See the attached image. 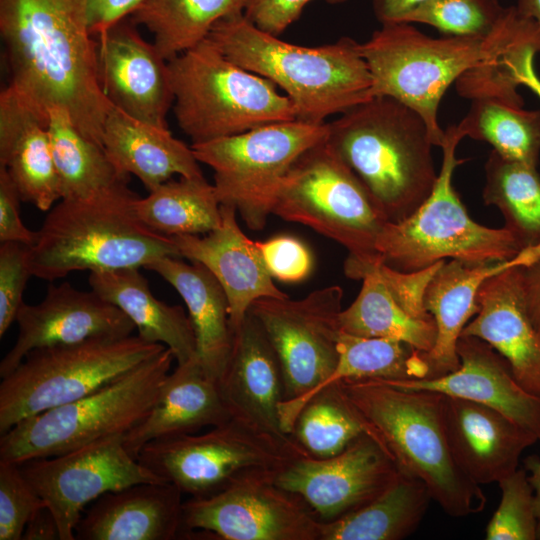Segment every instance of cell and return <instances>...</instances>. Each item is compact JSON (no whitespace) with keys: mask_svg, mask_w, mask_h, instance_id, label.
I'll return each instance as SVG.
<instances>
[{"mask_svg":"<svg viewBox=\"0 0 540 540\" xmlns=\"http://www.w3.org/2000/svg\"><path fill=\"white\" fill-rule=\"evenodd\" d=\"M174 360L165 347L98 390L18 422L1 434L0 461L20 464L124 435L146 415Z\"/></svg>","mask_w":540,"mask_h":540,"instance_id":"cell-8","label":"cell"},{"mask_svg":"<svg viewBox=\"0 0 540 540\" xmlns=\"http://www.w3.org/2000/svg\"><path fill=\"white\" fill-rule=\"evenodd\" d=\"M521 289L528 315L540 333V257L521 267Z\"/></svg>","mask_w":540,"mask_h":540,"instance_id":"cell-51","label":"cell"},{"mask_svg":"<svg viewBox=\"0 0 540 540\" xmlns=\"http://www.w3.org/2000/svg\"><path fill=\"white\" fill-rule=\"evenodd\" d=\"M538 52L528 51L518 70V80L521 86L530 89L540 99V78L534 68V58Z\"/></svg>","mask_w":540,"mask_h":540,"instance_id":"cell-54","label":"cell"},{"mask_svg":"<svg viewBox=\"0 0 540 540\" xmlns=\"http://www.w3.org/2000/svg\"><path fill=\"white\" fill-rule=\"evenodd\" d=\"M516 8L534 20L540 28V0H517Z\"/></svg>","mask_w":540,"mask_h":540,"instance_id":"cell-56","label":"cell"},{"mask_svg":"<svg viewBox=\"0 0 540 540\" xmlns=\"http://www.w3.org/2000/svg\"><path fill=\"white\" fill-rule=\"evenodd\" d=\"M430 0H373V10L382 24L404 23L418 7Z\"/></svg>","mask_w":540,"mask_h":540,"instance_id":"cell-52","label":"cell"},{"mask_svg":"<svg viewBox=\"0 0 540 540\" xmlns=\"http://www.w3.org/2000/svg\"><path fill=\"white\" fill-rule=\"evenodd\" d=\"M442 416L457 465L478 485L514 472L522 453L538 442L501 412L470 400L443 395Z\"/></svg>","mask_w":540,"mask_h":540,"instance_id":"cell-22","label":"cell"},{"mask_svg":"<svg viewBox=\"0 0 540 540\" xmlns=\"http://www.w3.org/2000/svg\"><path fill=\"white\" fill-rule=\"evenodd\" d=\"M327 135L328 123L295 119L192 144L191 148L199 163L214 171L213 186L220 204L234 206L246 225L259 231L293 163Z\"/></svg>","mask_w":540,"mask_h":540,"instance_id":"cell-13","label":"cell"},{"mask_svg":"<svg viewBox=\"0 0 540 540\" xmlns=\"http://www.w3.org/2000/svg\"><path fill=\"white\" fill-rule=\"evenodd\" d=\"M379 263L365 267L358 275L362 288L353 303L339 313L340 330L360 337L403 341L428 353L437 336L433 317L409 314L388 290L378 272Z\"/></svg>","mask_w":540,"mask_h":540,"instance_id":"cell-33","label":"cell"},{"mask_svg":"<svg viewBox=\"0 0 540 540\" xmlns=\"http://www.w3.org/2000/svg\"><path fill=\"white\" fill-rule=\"evenodd\" d=\"M91 290L109 301L133 322L138 336L170 349L177 364L196 358V339L189 315L168 305L151 292L138 268L91 272Z\"/></svg>","mask_w":540,"mask_h":540,"instance_id":"cell-31","label":"cell"},{"mask_svg":"<svg viewBox=\"0 0 540 540\" xmlns=\"http://www.w3.org/2000/svg\"><path fill=\"white\" fill-rule=\"evenodd\" d=\"M534 489L536 515L538 520L537 540H540V458L532 455L524 460L523 467Z\"/></svg>","mask_w":540,"mask_h":540,"instance_id":"cell-55","label":"cell"},{"mask_svg":"<svg viewBox=\"0 0 540 540\" xmlns=\"http://www.w3.org/2000/svg\"><path fill=\"white\" fill-rule=\"evenodd\" d=\"M538 40L537 23L511 6L485 38H432L410 23H394L382 25L369 40L359 43V49L371 73L373 97L394 98L417 112L434 146L440 147L445 131L438 121V108L450 85L511 47Z\"/></svg>","mask_w":540,"mask_h":540,"instance_id":"cell-2","label":"cell"},{"mask_svg":"<svg viewBox=\"0 0 540 540\" xmlns=\"http://www.w3.org/2000/svg\"><path fill=\"white\" fill-rule=\"evenodd\" d=\"M102 145L114 166L135 175L148 192L176 174L203 176L191 146L175 138L168 128L137 120L114 106L104 124Z\"/></svg>","mask_w":540,"mask_h":540,"instance_id":"cell-29","label":"cell"},{"mask_svg":"<svg viewBox=\"0 0 540 540\" xmlns=\"http://www.w3.org/2000/svg\"><path fill=\"white\" fill-rule=\"evenodd\" d=\"M15 322L17 338L0 362L1 378L11 373L32 350L126 337L136 329L118 307L93 290L81 291L68 282L50 285L38 304L23 302Z\"/></svg>","mask_w":540,"mask_h":540,"instance_id":"cell-18","label":"cell"},{"mask_svg":"<svg viewBox=\"0 0 540 540\" xmlns=\"http://www.w3.org/2000/svg\"><path fill=\"white\" fill-rule=\"evenodd\" d=\"M345 401L400 472L421 480L445 513H480L487 499L457 465L442 416V394L379 379L335 382Z\"/></svg>","mask_w":540,"mask_h":540,"instance_id":"cell-3","label":"cell"},{"mask_svg":"<svg viewBox=\"0 0 540 540\" xmlns=\"http://www.w3.org/2000/svg\"><path fill=\"white\" fill-rule=\"evenodd\" d=\"M29 246L17 242L0 245V337L16 321L29 277Z\"/></svg>","mask_w":540,"mask_h":540,"instance_id":"cell-45","label":"cell"},{"mask_svg":"<svg viewBox=\"0 0 540 540\" xmlns=\"http://www.w3.org/2000/svg\"><path fill=\"white\" fill-rule=\"evenodd\" d=\"M521 266L489 277L477 293L478 312L462 335L487 342L527 391L540 395V333L524 305Z\"/></svg>","mask_w":540,"mask_h":540,"instance_id":"cell-24","label":"cell"},{"mask_svg":"<svg viewBox=\"0 0 540 540\" xmlns=\"http://www.w3.org/2000/svg\"><path fill=\"white\" fill-rule=\"evenodd\" d=\"M132 22L120 21L98 40L99 79L110 103L142 122L168 128L174 102L168 61Z\"/></svg>","mask_w":540,"mask_h":540,"instance_id":"cell-19","label":"cell"},{"mask_svg":"<svg viewBox=\"0 0 540 540\" xmlns=\"http://www.w3.org/2000/svg\"><path fill=\"white\" fill-rule=\"evenodd\" d=\"M207 38L229 60L282 89L297 120L324 123L373 97L368 65L349 37L300 46L259 29L241 13L218 21Z\"/></svg>","mask_w":540,"mask_h":540,"instance_id":"cell-5","label":"cell"},{"mask_svg":"<svg viewBox=\"0 0 540 540\" xmlns=\"http://www.w3.org/2000/svg\"><path fill=\"white\" fill-rule=\"evenodd\" d=\"M504 10L499 0H430L404 23L427 24L449 36L485 38L495 29Z\"/></svg>","mask_w":540,"mask_h":540,"instance_id":"cell-41","label":"cell"},{"mask_svg":"<svg viewBox=\"0 0 540 540\" xmlns=\"http://www.w3.org/2000/svg\"><path fill=\"white\" fill-rule=\"evenodd\" d=\"M230 418L218 382L206 374L196 357L177 364L167 375L146 415L123 435V443L137 459L150 441L196 433Z\"/></svg>","mask_w":540,"mask_h":540,"instance_id":"cell-28","label":"cell"},{"mask_svg":"<svg viewBox=\"0 0 540 540\" xmlns=\"http://www.w3.org/2000/svg\"><path fill=\"white\" fill-rule=\"evenodd\" d=\"M50 509L60 540H75L83 508L103 494L138 483L164 482L125 448L123 435L96 440L66 453L19 464Z\"/></svg>","mask_w":540,"mask_h":540,"instance_id":"cell-16","label":"cell"},{"mask_svg":"<svg viewBox=\"0 0 540 540\" xmlns=\"http://www.w3.org/2000/svg\"><path fill=\"white\" fill-rule=\"evenodd\" d=\"M174 113L192 144L296 119L270 80L229 60L209 39L168 60Z\"/></svg>","mask_w":540,"mask_h":540,"instance_id":"cell-7","label":"cell"},{"mask_svg":"<svg viewBox=\"0 0 540 540\" xmlns=\"http://www.w3.org/2000/svg\"><path fill=\"white\" fill-rule=\"evenodd\" d=\"M327 144L388 222L413 214L437 181L428 127L394 98L374 96L328 123Z\"/></svg>","mask_w":540,"mask_h":540,"instance_id":"cell-4","label":"cell"},{"mask_svg":"<svg viewBox=\"0 0 540 540\" xmlns=\"http://www.w3.org/2000/svg\"><path fill=\"white\" fill-rule=\"evenodd\" d=\"M182 494L167 482L138 483L107 492L80 518L75 539H182Z\"/></svg>","mask_w":540,"mask_h":540,"instance_id":"cell-25","label":"cell"},{"mask_svg":"<svg viewBox=\"0 0 540 540\" xmlns=\"http://www.w3.org/2000/svg\"><path fill=\"white\" fill-rule=\"evenodd\" d=\"M338 352L337 365L319 390L343 380H412L431 377L426 353L403 341L360 337L340 331Z\"/></svg>","mask_w":540,"mask_h":540,"instance_id":"cell-39","label":"cell"},{"mask_svg":"<svg viewBox=\"0 0 540 540\" xmlns=\"http://www.w3.org/2000/svg\"><path fill=\"white\" fill-rule=\"evenodd\" d=\"M300 455L307 454L292 435L278 437L231 417L205 433L150 441L142 447L137 460L182 493L203 498L243 476L278 472Z\"/></svg>","mask_w":540,"mask_h":540,"instance_id":"cell-12","label":"cell"},{"mask_svg":"<svg viewBox=\"0 0 540 540\" xmlns=\"http://www.w3.org/2000/svg\"><path fill=\"white\" fill-rule=\"evenodd\" d=\"M312 0H246L243 15L259 29L278 36L301 15ZM341 4L347 0H324Z\"/></svg>","mask_w":540,"mask_h":540,"instance_id":"cell-48","label":"cell"},{"mask_svg":"<svg viewBox=\"0 0 540 540\" xmlns=\"http://www.w3.org/2000/svg\"><path fill=\"white\" fill-rule=\"evenodd\" d=\"M127 184L54 205L29 246L32 275L54 281L74 271L140 269L163 257L180 258L171 237L140 220L139 197Z\"/></svg>","mask_w":540,"mask_h":540,"instance_id":"cell-6","label":"cell"},{"mask_svg":"<svg viewBox=\"0 0 540 540\" xmlns=\"http://www.w3.org/2000/svg\"><path fill=\"white\" fill-rule=\"evenodd\" d=\"M60 533L56 519L45 505L29 519L22 535V540H56Z\"/></svg>","mask_w":540,"mask_h":540,"instance_id":"cell-53","label":"cell"},{"mask_svg":"<svg viewBox=\"0 0 540 540\" xmlns=\"http://www.w3.org/2000/svg\"><path fill=\"white\" fill-rule=\"evenodd\" d=\"M457 127L464 137L488 142L502 157L537 167L540 110H526L495 98H475Z\"/></svg>","mask_w":540,"mask_h":540,"instance_id":"cell-38","label":"cell"},{"mask_svg":"<svg viewBox=\"0 0 540 540\" xmlns=\"http://www.w3.org/2000/svg\"><path fill=\"white\" fill-rule=\"evenodd\" d=\"M501 499L486 526L487 540H537L534 489L524 468L498 482Z\"/></svg>","mask_w":540,"mask_h":540,"instance_id":"cell-42","label":"cell"},{"mask_svg":"<svg viewBox=\"0 0 540 540\" xmlns=\"http://www.w3.org/2000/svg\"><path fill=\"white\" fill-rule=\"evenodd\" d=\"M430 492L419 479L400 472L380 495L335 520L320 522L319 540H400L422 521Z\"/></svg>","mask_w":540,"mask_h":540,"instance_id":"cell-32","label":"cell"},{"mask_svg":"<svg viewBox=\"0 0 540 540\" xmlns=\"http://www.w3.org/2000/svg\"><path fill=\"white\" fill-rule=\"evenodd\" d=\"M47 120L10 86L1 91L0 166L7 170L21 200L41 211H49L61 200Z\"/></svg>","mask_w":540,"mask_h":540,"instance_id":"cell-27","label":"cell"},{"mask_svg":"<svg viewBox=\"0 0 540 540\" xmlns=\"http://www.w3.org/2000/svg\"><path fill=\"white\" fill-rule=\"evenodd\" d=\"M363 433L362 423L332 383L303 405L291 435L308 456L322 459L340 453Z\"/></svg>","mask_w":540,"mask_h":540,"instance_id":"cell-40","label":"cell"},{"mask_svg":"<svg viewBox=\"0 0 540 540\" xmlns=\"http://www.w3.org/2000/svg\"><path fill=\"white\" fill-rule=\"evenodd\" d=\"M160 275L182 297L196 339V355L206 374L217 381L229 360L233 332L226 293L202 264L163 257L145 267Z\"/></svg>","mask_w":540,"mask_h":540,"instance_id":"cell-30","label":"cell"},{"mask_svg":"<svg viewBox=\"0 0 540 540\" xmlns=\"http://www.w3.org/2000/svg\"><path fill=\"white\" fill-rule=\"evenodd\" d=\"M444 261H439L415 272L398 271L384 263H379L377 268L397 302L412 316L427 319L433 316L425 308V291L428 283Z\"/></svg>","mask_w":540,"mask_h":540,"instance_id":"cell-47","label":"cell"},{"mask_svg":"<svg viewBox=\"0 0 540 540\" xmlns=\"http://www.w3.org/2000/svg\"><path fill=\"white\" fill-rule=\"evenodd\" d=\"M87 13L88 0H0V35L8 86L46 118L52 108L66 110L83 135L102 145L113 105L100 83Z\"/></svg>","mask_w":540,"mask_h":540,"instance_id":"cell-1","label":"cell"},{"mask_svg":"<svg viewBox=\"0 0 540 540\" xmlns=\"http://www.w3.org/2000/svg\"><path fill=\"white\" fill-rule=\"evenodd\" d=\"M464 138L457 125L445 131L443 159L431 195L409 217L386 222L376 251L392 269L415 272L446 258L489 263L514 258L523 249L505 227L489 228L474 221L452 184L458 143Z\"/></svg>","mask_w":540,"mask_h":540,"instance_id":"cell-9","label":"cell"},{"mask_svg":"<svg viewBox=\"0 0 540 540\" xmlns=\"http://www.w3.org/2000/svg\"><path fill=\"white\" fill-rule=\"evenodd\" d=\"M399 475L379 443L363 433L331 457L293 458L276 472L274 481L302 498L321 522H328L365 505Z\"/></svg>","mask_w":540,"mask_h":540,"instance_id":"cell-17","label":"cell"},{"mask_svg":"<svg viewBox=\"0 0 540 540\" xmlns=\"http://www.w3.org/2000/svg\"><path fill=\"white\" fill-rule=\"evenodd\" d=\"M530 50L539 53L540 40L515 45L491 61L468 70L455 82L458 93L470 100L495 98L523 107V98L518 93V87L521 86L518 70Z\"/></svg>","mask_w":540,"mask_h":540,"instance_id":"cell-43","label":"cell"},{"mask_svg":"<svg viewBox=\"0 0 540 540\" xmlns=\"http://www.w3.org/2000/svg\"><path fill=\"white\" fill-rule=\"evenodd\" d=\"M540 257V246L523 249L514 258L489 263L444 261L427 285L424 304L433 316L437 336L426 353L431 377L456 370L460 365L457 343L469 320L478 312L477 293L489 277L514 266L528 265Z\"/></svg>","mask_w":540,"mask_h":540,"instance_id":"cell-26","label":"cell"},{"mask_svg":"<svg viewBox=\"0 0 540 540\" xmlns=\"http://www.w3.org/2000/svg\"><path fill=\"white\" fill-rule=\"evenodd\" d=\"M256 472L218 493L183 502V535L218 540H319L320 520L298 495Z\"/></svg>","mask_w":540,"mask_h":540,"instance_id":"cell-15","label":"cell"},{"mask_svg":"<svg viewBox=\"0 0 540 540\" xmlns=\"http://www.w3.org/2000/svg\"><path fill=\"white\" fill-rule=\"evenodd\" d=\"M43 506L19 464L0 461V540H22L29 519Z\"/></svg>","mask_w":540,"mask_h":540,"instance_id":"cell-44","label":"cell"},{"mask_svg":"<svg viewBox=\"0 0 540 540\" xmlns=\"http://www.w3.org/2000/svg\"><path fill=\"white\" fill-rule=\"evenodd\" d=\"M246 0H144L130 15L153 34L165 60L206 39L221 19L243 13Z\"/></svg>","mask_w":540,"mask_h":540,"instance_id":"cell-35","label":"cell"},{"mask_svg":"<svg viewBox=\"0 0 540 540\" xmlns=\"http://www.w3.org/2000/svg\"><path fill=\"white\" fill-rule=\"evenodd\" d=\"M457 353L460 365L447 374L425 379L384 381L402 388L428 390L488 406L540 441V395L522 387L506 360L482 339L461 335Z\"/></svg>","mask_w":540,"mask_h":540,"instance_id":"cell-21","label":"cell"},{"mask_svg":"<svg viewBox=\"0 0 540 540\" xmlns=\"http://www.w3.org/2000/svg\"><path fill=\"white\" fill-rule=\"evenodd\" d=\"M21 197L7 170L0 166V241L32 246L37 231L27 228L20 215Z\"/></svg>","mask_w":540,"mask_h":540,"instance_id":"cell-49","label":"cell"},{"mask_svg":"<svg viewBox=\"0 0 540 540\" xmlns=\"http://www.w3.org/2000/svg\"><path fill=\"white\" fill-rule=\"evenodd\" d=\"M144 0H88V24L90 32L98 40L103 39L117 23L131 15Z\"/></svg>","mask_w":540,"mask_h":540,"instance_id":"cell-50","label":"cell"},{"mask_svg":"<svg viewBox=\"0 0 540 540\" xmlns=\"http://www.w3.org/2000/svg\"><path fill=\"white\" fill-rule=\"evenodd\" d=\"M47 129L61 199L86 198L128 182L129 175L114 166L102 145L80 132L66 110L50 109Z\"/></svg>","mask_w":540,"mask_h":540,"instance_id":"cell-34","label":"cell"},{"mask_svg":"<svg viewBox=\"0 0 540 540\" xmlns=\"http://www.w3.org/2000/svg\"><path fill=\"white\" fill-rule=\"evenodd\" d=\"M271 214L343 246L348 251L344 272L351 279L382 262L375 246L388 221L326 140L293 163L277 189Z\"/></svg>","mask_w":540,"mask_h":540,"instance_id":"cell-10","label":"cell"},{"mask_svg":"<svg viewBox=\"0 0 540 540\" xmlns=\"http://www.w3.org/2000/svg\"><path fill=\"white\" fill-rule=\"evenodd\" d=\"M231 417L286 438L280 423L279 404L284 385L278 356L257 318L248 311L233 331L229 360L218 380Z\"/></svg>","mask_w":540,"mask_h":540,"instance_id":"cell-23","label":"cell"},{"mask_svg":"<svg viewBox=\"0 0 540 540\" xmlns=\"http://www.w3.org/2000/svg\"><path fill=\"white\" fill-rule=\"evenodd\" d=\"M237 210L221 204L220 226L205 234L171 237L180 257L206 267L223 287L229 304L232 332L260 298H287L274 284L257 242L241 230Z\"/></svg>","mask_w":540,"mask_h":540,"instance_id":"cell-20","label":"cell"},{"mask_svg":"<svg viewBox=\"0 0 540 540\" xmlns=\"http://www.w3.org/2000/svg\"><path fill=\"white\" fill-rule=\"evenodd\" d=\"M257 245L272 277L283 282H298L311 272L312 255L300 240L277 236Z\"/></svg>","mask_w":540,"mask_h":540,"instance_id":"cell-46","label":"cell"},{"mask_svg":"<svg viewBox=\"0 0 540 540\" xmlns=\"http://www.w3.org/2000/svg\"><path fill=\"white\" fill-rule=\"evenodd\" d=\"M164 348L130 335L32 350L0 383V434L98 390Z\"/></svg>","mask_w":540,"mask_h":540,"instance_id":"cell-11","label":"cell"},{"mask_svg":"<svg viewBox=\"0 0 540 540\" xmlns=\"http://www.w3.org/2000/svg\"><path fill=\"white\" fill-rule=\"evenodd\" d=\"M342 298V288L335 285L298 300L260 298L249 309L263 327L281 365L284 400L279 404V417L286 434H291L302 406L337 365Z\"/></svg>","mask_w":540,"mask_h":540,"instance_id":"cell-14","label":"cell"},{"mask_svg":"<svg viewBox=\"0 0 540 540\" xmlns=\"http://www.w3.org/2000/svg\"><path fill=\"white\" fill-rule=\"evenodd\" d=\"M136 211L146 226L168 237L207 234L221 224V204L204 176L164 182L138 198Z\"/></svg>","mask_w":540,"mask_h":540,"instance_id":"cell-36","label":"cell"},{"mask_svg":"<svg viewBox=\"0 0 540 540\" xmlns=\"http://www.w3.org/2000/svg\"><path fill=\"white\" fill-rule=\"evenodd\" d=\"M483 200L502 213L522 249L540 246V176L537 167L492 150L485 163Z\"/></svg>","mask_w":540,"mask_h":540,"instance_id":"cell-37","label":"cell"}]
</instances>
